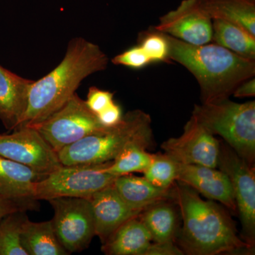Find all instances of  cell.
Wrapping results in <instances>:
<instances>
[{"label": "cell", "mask_w": 255, "mask_h": 255, "mask_svg": "<svg viewBox=\"0 0 255 255\" xmlns=\"http://www.w3.org/2000/svg\"><path fill=\"white\" fill-rule=\"evenodd\" d=\"M108 64V57L98 45L82 37L70 40L58 66L32 83L17 128L31 127L48 118L76 93L85 78L106 70Z\"/></svg>", "instance_id": "1"}, {"label": "cell", "mask_w": 255, "mask_h": 255, "mask_svg": "<svg viewBox=\"0 0 255 255\" xmlns=\"http://www.w3.org/2000/svg\"><path fill=\"white\" fill-rule=\"evenodd\" d=\"M172 197L182 216L178 243L184 254H231L254 249L240 238L231 216L217 203L204 200L195 190L178 182L172 186Z\"/></svg>", "instance_id": "2"}, {"label": "cell", "mask_w": 255, "mask_h": 255, "mask_svg": "<svg viewBox=\"0 0 255 255\" xmlns=\"http://www.w3.org/2000/svg\"><path fill=\"white\" fill-rule=\"evenodd\" d=\"M169 59L182 65L197 80L202 103L228 99L241 83L255 75V60L216 43L191 45L164 34Z\"/></svg>", "instance_id": "3"}, {"label": "cell", "mask_w": 255, "mask_h": 255, "mask_svg": "<svg viewBox=\"0 0 255 255\" xmlns=\"http://www.w3.org/2000/svg\"><path fill=\"white\" fill-rule=\"evenodd\" d=\"M149 135H152L150 115L141 110L130 111L117 125L90 134L57 154L62 165L107 163L128 142Z\"/></svg>", "instance_id": "4"}, {"label": "cell", "mask_w": 255, "mask_h": 255, "mask_svg": "<svg viewBox=\"0 0 255 255\" xmlns=\"http://www.w3.org/2000/svg\"><path fill=\"white\" fill-rule=\"evenodd\" d=\"M191 117L213 135H219L238 155L255 165V102L226 99L195 105Z\"/></svg>", "instance_id": "5"}, {"label": "cell", "mask_w": 255, "mask_h": 255, "mask_svg": "<svg viewBox=\"0 0 255 255\" xmlns=\"http://www.w3.org/2000/svg\"><path fill=\"white\" fill-rule=\"evenodd\" d=\"M62 165L35 184V199L87 198L113 184L117 176L105 170L110 164Z\"/></svg>", "instance_id": "6"}, {"label": "cell", "mask_w": 255, "mask_h": 255, "mask_svg": "<svg viewBox=\"0 0 255 255\" xmlns=\"http://www.w3.org/2000/svg\"><path fill=\"white\" fill-rule=\"evenodd\" d=\"M28 127L36 129L56 152L106 128L76 93L48 118Z\"/></svg>", "instance_id": "7"}, {"label": "cell", "mask_w": 255, "mask_h": 255, "mask_svg": "<svg viewBox=\"0 0 255 255\" xmlns=\"http://www.w3.org/2000/svg\"><path fill=\"white\" fill-rule=\"evenodd\" d=\"M217 167L232 185L242 226L243 241L254 248L255 243V165L238 155L229 145L221 143Z\"/></svg>", "instance_id": "8"}, {"label": "cell", "mask_w": 255, "mask_h": 255, "mask_svg": "<svg viewBox=\"0 0 255 255\" xmlns=\"http://www.w3.org/2000/svg\"><path fill=\"white\" fill-rule=\"evenodd\" d=\"M48 201L54 211L50 221L61 246L69 254L88 248L96 236L90 201L85 198L60 197Z\"/></svg>", "instance_id": "9"}, {"label": "cell", "mask_w": 255, "mask_h": 255, "mask_svg": "<svg viewBox=\"0 0 255 255\" xmlns=\"http://www.w3.org/2000/svg\"><path fill=\"white\" fill-rule=\"evenodd\" d=\"M0 134V156L48 175L61 167L58 154L36 129L24 127Z\"/></svg>", "instance_id": "10"}, {"label": "cell", "mask_w": 255, "mask_h": 255, "mask_svg": "<svg viewBox=\"0 0 255 255\" xmlns=\"http://www.w3.org/2000/svg\"><path fill=\"white\" fill-rule=\"evenodd\" d=\"M220 145L214 135L191 117L182 135L166 140L161 147L177 163L217 168Z\"/></svg>", "instance_id": "11"}, {"label": "cell", "mask_w": 255, "mask_h": 255, "mask_svg": "<svg viewBox=\"0 0 255 255\" xmlns=\"http://www.w3.org/2000/svg\"><path fill=\"white\" fill-rule=\"evenodd\" d=\"M212 23L203 0H183L159 18L155 30L189 44L204 45L212 41Z\"/></svg>", "instance_id": "12"}, {"label": "cell", "mask_w": 255, "mask_h": 255, "mask_svg": "<svg viewBox=\"0 0 255 255\" xmlns=\"http://www.w3.org/2000/svg\"><path fill=\"white\" fill-rule=\"evenodd\" d=\"M113 184L87 198L92 207L95 235L102 244L122 224L137 217L143 211L129 206L119 195Z\"/></svg>", "instance_id": "13"}, {"label": "cell", "mask_w": 255, "mask_h": 255, "mask_svg": "<svg viewBox=\"0 0 255 255\" xmlns=\"http://www.w3.org/2000/svg\"><path fill=\"white\" fill-rule=\"evenodd\" d=\"M177 164V182L210 200L219 201L231 211H237L232 185L224 172L206 166Z\"/></svg>", "instance_id": "14"}, {"label": "cell", "mask_w": 255, "mask_h": 255, "mask_svg": "<svg viewBox=\"0 0 255 255\" xmlns=\"http://www.w3.org/2000/svg\"><path fill=\"white\" fill-rule=\"evenodd\" d=\"M47 175L0 156V194L21 209H36L35 184Z\"/></svg>", "instance_id": "15"}, {"label": "cell", "mask_w": 255, "mask_h": 255, "mask_svg": "<svg viewBox=\"0 0 255 255\" xmlns=\"http://www.w3.org/2000/svg\"><path fill=\"white\" fill-rule=\"evenodd\" d=\"M33 82L0 65V120L7 130L19 125Z\"/></svg>", "instance_id": "16"}, {"label": "cell", "mask_w": 255, "mask_h": 255, "mask_svg": "<svg viewBox=\"0 0 255 255\" xmlns=\"http://www.w3.org/2000/svg\"><path fill=\"white\" fill-rule=\"evenodd\" d=\"M152 242L148 230L137 216L122 224L103 243L102 250L108 255H144Z\"/></svg>", "instance_id": "17"}, {"label": "cell", "mask_w": 255, "mask_h": 255, "mask_svg": "<svg viewBox=\"0 0 255 255\" xmlns=\"http://www.w3.org/2000/svg\"><path fill=\"white\" fill-rule=\"evenodd\" d=\"M113 184L119 195L134 209L144 210L151 204L172 197V187L169 189L157 187L145 177L131 174L119 176Z\"/></svg>", "instance_id": "18"}, {"label": "cell", "mask_w": 255, "mask_h": 255, "mask_svg": "<svg viewBox=\"0 0 255 255\" xmlns=\"http://www.w3.org/2000/svg\"><path fill=\"white\" fill-rule=\"evenodd\" d=\"M21 243L28 255H68L58 241L51 221L32 222L26 219L21 229Z\"/></svg>", "instance_id": "19"}, {"label": "cell", "mask_w": 255, "mask_h": 255, "mask_svg": "<svg viewBox=\"0 0 255 255\" xmlns=\"http://www.w3.org/2000/svg\"><path fill=\"white\" fill-rule=\"evenodd\" d=\"M167 199L146 207L137 216L152 236V242H174L177 232V214Z\"/></svg>", "instance_id": "20"}, {"label": "cell", "mask_w": 255, "mask_h": 255, "mask_svg": "<svg viewBox=\"0 0 255 255\" xmlns=\"http://www.w3.org/2000/svg\"><path fill=\"white\" fill-rule=\"evenodd\" d=\"M212 41L248 59L255 60V36L246 28L222 19H213Z\"/></svg>", "instance_id": "21"}, {"label": "cell", "mask_w": 255, "mask_h": 255, "mask_svg": "<svg viewBox=\"0 0 255 255\" xmlns=\"http://www.w3.org/2000/svg\"><path fill=\"white\" fill-rule=\"evenodd\" d=\"M152 140V135H149L128 142L105 170L117 177L145 172L153 157V154L146 151Z\"/></svg>", "instance_id": "22"}, {"label": "cell", "mask_w": 255, "mask_h": 255, "mask_svg": "<svg viewBox=\"0 0 255 255\" xmlns=\"http://www.w3.org/2000/svg\"><path fill=\"white\" fill-rule=\"evenodd\" d=\"M212 19H222L240 25L255 36V0H203Z\"/></svg>", "instance_id": "23"}, {"label": "cell", "mask_w": 255, "mask_h": 255, "mask_svg": "<svg viewBox=\"0 0 255 255\" xmlns=\"http://www.w3.org/2000/svg\"><path fill=\"white\" fill-rule=\"evenodd\" d=\"M27 219L26 211H18L0 221V255H28L21 243V229Z\"/></svg>", "instance_id": "24"}, {"label": "cell", "mask_w": 255, "mask_h": 255, "mask_svg": "<svg viewBox=\"0 0 255 255\" xmlns=\"http://www.w3.org/2000/svg\"><path fill=\"white\" fill-rule=\"evenodd\" d=\"M177 162L164 154L153 155L144 177L157 187L169 189L177 179Z\"/></svg>", "instance_id": "25"}, {"label": "cell", "mask_w": 255, "mask_h": 255, "mask_svg": "<svg viewBox=\"0 0 255 255\" xmlns=\"http://www.w3.org/2000/svg\"><path fill=\"white\" fill-rule=\"evenodd\" d=\"M151 63L164 62L169 59L168 43L164 33L154 30L142 36L140 45Z\"/></svg>", "instance_id": "26"}, {"label": "cell", "mask_w": 255, "mask_h": 255, "mask_svg": "<svg viewBox=\"0 0 255 255\" xmlns=\"http://www.w3.org/2000/svg\"><path fill=\"white\" fill-rule=\"evenodd\" d=\"M112 62L114 65H123L132 69L142 68L151 63L150 58L139 45L116 55L112 58Z\"/></svg>", "instance_id": "27"}, {"label": "cell", "mask_w": 255, "mask_h": 255, "mask_svg": "<svg viewBox=\"0 0 255 255\" xmlns=\"http://www.w3.org/2000/svg\"><path fill=\"white\" fill-rule=\"evenodd\" d=\"M114 95L112 92L93 86L89 89L85 102L92 112L98 114L113 103Z\"/></svg>", "instance_id": "28"}, {"label": "cell", "mask_w": 255, "mask_h": 255, "mask_svg": "<svg viewBox=\"0 0 255 255\" xmlns=\"http://www.w3.org/2000/svg\"><path fill=\"white\" fill-rule=\"evenodd\" d=\"M99 121L104 127H112L117 125L123 118L120 106L114 102L109 107L97 114Z\"/></svg>", "instance_id": "29"}, {"label": "cell", "mask_w": 255, "mask_h": 255, "mask_svg": "<svg viewBox=\"0 0 255 255\" xmlns=\"http://www.w3.org/2000/svg\"><path fill=\"white\" fill-rule=\"evenodd\" d=\"M184 253L178 248L174 242L164 243H151L147 248L144 255H182Z\"/></svg>", "instance_id": "30"}, {"label": "cell", "mask_w": 255, "mask_h": 255, "mask_svg": "<svg viewBox=\"0 0 255 255\" xmlns=\"http://www.w3.org/2000/svg\"><path fill=\"white\" fill-rule=\"evenodd\" d=\"M236 97H252L255 95V80L254 78L243 82L235 90L233 94Z\"/></svg>", "instance_id": "31"}, {"label": "cell", "mask_w": 255, "mask_h": 255, "mask_svg": "<svg viewBox=\"0 0 255 255\" xmlns=\"http://www.w3.org/2000/svg\"><path fill=\"white\" fill-rule=\"evenodd\" d=\"M18 211H24L13 201L6 199L0 194V221L10 214Z\"/></svg>", "instance_id": "32"}]
</instances>
